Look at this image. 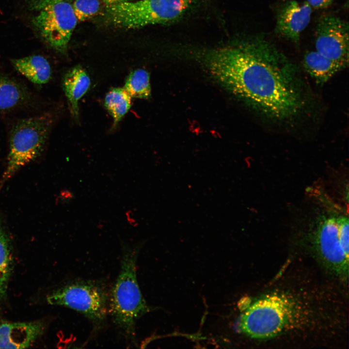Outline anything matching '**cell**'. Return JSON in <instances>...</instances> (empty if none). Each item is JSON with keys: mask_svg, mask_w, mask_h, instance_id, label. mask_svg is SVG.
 Wrapping results in <instances>:
<instances>
[{"mask_svg": "<svg viewBox=\"0 0 349 349\" xmlns=\"http://www.w3.org/2000/svg\"><path fill=\"white\" fill-rule=\"evenodd\" d=\"M201 59L218 83L260 112L284 120L301 110L293 65L264 38L206 50Z\"/></svg>", "mask_w": 349, "mask_h": 349, "instance_id": "obj_1", "label": "cell"}, {"mask_svg": "<svg viewBox=\"0 0 349 349\" xmlns=\"http://www.w3.org/2000/svg\"><path fill=\"white\" fill-rule=\"evenodd\" d=\"M301 229V238L332 274L343 281L349 275V217L340 206L320 194Z\"/></svg>", "mask_w": 349, "mask_h": 349, "instance_id": "obj_2", "label": "cell"}, {"mask_svg": "<svg viewBox=\"0 0 349 349\" xmlns=\"http://www.w3.org/2000/svg\"><path fill=\"white\" fill-rule=\"evenodd\" d=\"M315 313L312 304L300 296L274 291L260 296L246 308L239 327L251 338H269L308 325Z\"/></svg>", "mask_w": 349, "mask_h": 349, "instance_id": "obj_3", "label": "cell"}, {"mask_svg": "<svg viewBox=\"0 0 349 349\" xmlns=\"http://www.w3.org/2000/svg\"><path fill=\"white\" fill-rule=\"evenodd\" d=\"M144 241L130 245L121 240L120 270L109 293V314L128 342H135L136 323L151 309L141 293L137 277L138 255Z\"/></svg>", "mask_w": 349, "mask_h": 349, "instance_id": "obj_4", "label": "cell"}, {"mask_svg": "<svg viewBox=\"0 0 349 349\" xmlns=\"http://www.w3.org/2000/svg\"><path fill=\"white\" fill-rule=\"evenodd\" d=\"M53 122L52 114L46 112L20 119L13 126L10 135L7 165L0 181V190L19 169L41 154Z\"/></svg>", "mask_w": 349, "mask_h": 349, "instance_id": "obj_5", "label": "cell"}, {"mask_svg": "<svg viewBox=\"0 0 349 349\" xmlns=\"http://www.w3.org/2000/svg\"><path fill=\"white\" fill-rule=\"evenodd\" d=\"M193 0H140L126 1L107 6V16L115 26L135 29L161 24L178 18Z\"/></svg>", "mask_w": 349, "mask_h": 349, "instance_id": "obj_6", "label": "cell"}, {"mask_svg": "<svg viewBox=\"0 0 349 349\" xmlns=\"http://www.w3.org/2000/svg\"><path fill=\"white\" fill-rule=\"evenodd\" d=\"M109 293L100 282L78 280L55 291L47 300L51 305L64 306L81 314L95 329H99L109 314Z\"/></svg>", "mask_w": 349, "mask_h": 349, "instance_id": "obj_7", "label": "cell"}, {"mask_svg": "<svg viewBox=\"0 0 349 349\" xmlns=\"http://www.w3.org/2000/svg\"><path fill=\"white\" fill-rule=\"evenodd\" d=\"M32 19L43 40L53 49L65 51L77 23L72 5L66 0L47 5Z\"/></svg>", "mask_w": 349, "mask_h": 349, "instance_id": "obj_8", "label": "cell"}, {"mask_svg": "<svg viewBox=\"0 0 349 349\" xmlns=\"http://www.w3.org/2000/svg\"><path fill=\"white\" fill-rule=\"evenodd\" d=\"M315 48L317 52L327 58L348 66V23L335 16L322 17L316 28Z\"/></svg>", "mask_w": 349, "mask_h": 349, "instance_id": "obj_9", "label": "cell"}, {"mask_svg": "<svg viewBox=\"0 0 349 349\" xmlns=\"http://www.w3.org/2000/svg\"><path fill=\"white\" fill-rule=\"evenodd\" d=\"M312 10L306 1L300 3L292 0L285 3L277 13L276 32L282 37L298 42L301 32L310 21Z\"/></svg>", "mask_w": 349, "mask_h": 349, "instance_id": "obj_10", "label": "cell"}, {"mask_svg": "<svg viewBox=\"0 0 349 349\" xmlns=\"http://www.w3.org/2000/svg\"><path fill=\"white\" fill-rule=\"evenodd\" d=\"M42 322H0V349H25L42 333Z\"/></svg>", "mask_w": 349, "mask_h": 349, "instance_id": "obj_11", "label": "cell"}, {"mask_svg": "<svg viewBox=\"0 0 349 349\" xmlns=\"http://www.w3.org/2000/svg\"><path fill=\"white\" fill-rule=\"evenodd\" d=\"M34 101L33 94L22 83L0 75V113L23 109Z\"/></svg>", "mask_w": 349, "mask_h": 349, "instance_id": "obj_12", "label": "cell"}, {"mask_svg": "<svg viewBox=\"0 0 349 349\" xmlns=\"http://www.w3.org/2000/svg\"><path fill=\"white\" fill-rule=\"evenodd\" d=\"M90 84V77L81 66L72 68L63 77V89L70 114L76 121H79V101L87 92Z\"/></svg>", "mask_w": 349, "mask_h": 349, "instance_id": "obj_13", "label": "cell"}, {"mask_svg": "<svg viewBox=\"0 0 349 349\" xmlns=\"http://www.w3.org/2000/svg\"><path fill=\"white\" fill-rule=\"evenodd\" d=\"M15 69L36 85L48 83L51 79V69L48 60L41 55H32L11 60Z\"/></svg>", "mask_w": 349, "mask_h": 349, "instance_id": "obj_14", "label": "cell"}, {"mask_svg": "<svg viewBox=\"0 0 349 349\" xmlns=\"http://www.w3.org/2000/svg\"><path fill=\"white\" fill-rule=\"evenodd\" d=\"M303 65L306 71L319 84L328 81L345 66L333 61L318 52L311 51L305 54Z\"/></svg>", "mask_w": 349, "mask_h": 349, "instance_id": "obj_15", "label": "cell"}, {"mask_svg": "<svg viewBox=\"0 0 349 349\" xmlns=\"http://www.w3.org/2000/svg\"><path fill=\"white\" fill-rule=\"evenodd\" d=\"M131 97L124 88H113L106 95L104 106L112 117L113 127L126 115L130 108Z\"/></svg>", "mask_w": 349, "mask_h": 349, "instance_id": "obj_16", "label": "cell"}, {"mask_svg": "<svg viewBox=\"0 0 349 349\" xmlns=\"http://www.w3.org/2000/svg\"><path fill=\"white\" fill-rule=\"evenodd\" d=\"M13 258L9 238L0 226V301L6 295L12 273Z\"/></svg>", "mask_w": 349, "mask_h": 349, "instance_id": "obj_17", "label": "cell"}, {"mask_svg": "<svg viewBox=\"0 0 349 349\" xmlns=\"http://www.w3.org/2000/svg\"><path fill=\"white\" fill-rule=\"evenodd\" d=\"M124 88L131 97L148 99L151 95L149 73L143 69L131 71L126 80Z\"/></svg>", "mask_w": 349, "mask_h": 349, "instance_id": "obj_18", "label": "cell"}, {"mask_svg": "<svg viewBox=\"0 0 349 349\" xmlns=\"http://www.w3.org/2000/svg\"><path fill=\"white\" fill-rule=\"evenodd\" d=\"M72 7L79 21H83L95 15L99 11V0H75Z\"/></svg>", "mask_w": 349, "mask_h": 349, "instance_id": "obj_19", "label": "cell"}, {"mask_svg": "<svg viewBox=\"0 0 349 349\" xmlns=\"http://www.w3.org/2000/svg\"><path fill=\"white\" fill-rule=\"evenodd\" d=\"M333 1L334 0H307L306 2L312 8L320 9L329 7Z\"/></svg>", "mask_w": 349, "mask_h": 349, "instance_id": "obj_20", "label": "cell"}, {"mask_svg": "<svg viewBox=\"0 0 349 349\" xmlns=\"http://www.w3.org/2000/svg\"><path fill=\"white\" fill-rule=\"evenodd\" d=\"M68 0H29L31 7L35 10H40L48 4L51 3Z\"/></svg>", "mask_w": 349, "mask_h": 349, "instance_id": "obj_21", "label": "cell"}, {"mask_svg": "<svg viewBox=\"0 0 349 349\" xmlns=\"http://www.w3.org/2000/svg\"><path fill=\"white\" fill-rule=\"evenodd\" d=\"M107 5V6H110L113 5L117 4L127 0H100Z\"/></svg>", "mask_w": 349, "mask_h": 349, "instance_id": "obj_22", "label": "cell"}]
</instances>
